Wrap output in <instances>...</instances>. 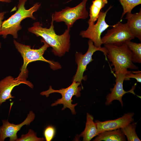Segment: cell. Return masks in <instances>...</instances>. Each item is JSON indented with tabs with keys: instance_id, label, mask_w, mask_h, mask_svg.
<instances>
[{
	"instance_id": "cell-4",
	"label": "cell",
	"mask_w": 141,
	"mask_h": 141,
	"mask_svg": "<svg viewBox=\"0 0 141 141\" xmlns=\"http://www.w3.org/2000/svg\"><path fill=\"white\" fill-rule=\"evenodd\" d=\"M108 50L107 57L111 62L110 66H114L113 71L128 70V69L138 70V67L132 62L133 55L125 43L121 45L104 44Z\"/></svg>"
},
{
	"instance_id": "cell-2",
	"label": "cell",
	"mask_w": 141,
	"mask_h": 141,
	"mask_svg": "<svg viewBox=\"0 0 141 141\" xmlns=\"http://www.w3.org/2000/svg\"><path fill=\"white\" fill-rule=\"evenodd\" d=\"M27 0H19L17 11L9 18L3 21L0 35H2L4 38L5 39L8 35L10 34L14 38L17 39L18 37V32L22 28L21 25V21L28 17L34 20H36L33 14L39 10L41 4L39 3H36L32 7L27 9L25 5Z\"/></svg>"
},
{
	"instance_id": "cell-5",
	"label": "cell",
	"mask_w": 141,
	"mask_h": 141,
	"mask_svg": "<svg viewBox=\"0 0 141 141\" xmlns=\"http://www.w3.org/2000/svg\"><path fill=\"white\" fill-rule=\"evenodd\" d=\"M81 84L79 82L73 81L72 83L69 87L59 90L53 89L50 86L48 90L42 92L40 94L42 95H45L46 97H48L50 94L53 93H60L62 95V98L55 100L54 102L51 104V106L53 107L58 104H63V107L62 110L68 108L70 109L72 114L75 115L76 112L75 107L77 105V103L72 104V102L73 101L72 98L74 96H75L77 97L81 96L80 91L82 88L81 87L79 86Z\"/></svg>"
},
{
	"instance_id": "cell-7",
	"label": "cell",
	"mask_w": 141,
	"mask_h": 141,
	"mask_svg": "<svg viewBox=\"0 0 141 141\" xmlns=\"http://www.w3.org/2000/svg\"><path fill=\"white\" fill-rule=\"evenodd\" d=\"M87 43L89 47L86 53L83 54L81 52H77L75 54V61L77 64L78 67L76 73L73 78L72 81H74L79 82L81 85L82 80L86 81L87 79L86 75L83 76L84 73L86 70L87 65L93 60L92 57L95 52L98 51L102 52L105 56V60L108 61L107 57L108 51L105 47H96L90 39L88 41Z\"/></svg>"
},
{
	"instance_id": "cell-26",
	"label": "cell",
	"mask_w": 141,
	"mask_h": 141,
	"mask_svg": "<svg viewBox=\"0 0 141 141\" xmlns=\"http://www.w3.org/2000/svg\"><path fill=\"white\" fill-rule=\"evenodd\" d=\"M1 43L0 42V49L1 48Z\"/></svg>"
},
{
	"instance_id": "cell-22",
	"label": "cell",
	"mask_w": 141,
	"mask_h": 141,
	"mask_svg": "<svg viewBox=\"0 0 141 141\" xmlns=\"http://www.w3.org/2000/svg\"><path fill=\"white\" fill-rule=\"evenodd\" d=\"M55 129L53 126L49 125L46 127L44 132V135L46 140H51L55 136Z\"/></svg>"
},
{
	"instance_id": "cell-12",
	"label": "cell",
	"mask_w": 141,
	"mask_h": 141,
	"mask_svg": "<svg viewBox=\"0 0 141 141\" xmlns=\"http://www.w3.org/2000/svg\"><path fill=\"white\" fill-rule=\"evenodd\" d=\"M26 79V77H17L14 78L9 76L0 81V106L9 99L15 98L12 95L11 92L15 86L25 84L31 88H33V85Z\"/></svg>"
},
{
	"instance_id": "cell-24",
	"label": "cell",
	"mask_w": 141,
	"mask_h": 141,
	"mask_svg": "<svg viewBox=\"0 0 141 141\" xmlns=\"http://www.w3.org/2000/svg\"><path fill=\"white\" fill-rule=\"evenodd\" d=\"M7 12L6 11L0 12V31L3 22L2 21L4 17V15Z\"/></svg>"
},
{
	"instance_id": "cell-3",
	"label": "cell",
	"mask_w": 141,
	"mask_h": 141,
	"mask_svg": "<svg viewBox=\"0 0 141 141\" xmlns=\"http://www.w3.org/2000/svg\"><path fill=\"white\" fill-rule=\"evenodd\" d=\"M41 41L44 43V45L38 49H31L29 45L24 44L14 40L15 47L20 54L24 61L20 69L21 72L18 77H26V74L28 73L27 65L30 63L36 61H40L48 63L51 68L53 70L61 68L58 63L47 60L44 57L43 55L45 51L50 46L43 39L41 40Z\"/></svg>"
},
{
	"instance_id": "cell-16",
	"label": "cell",
	"mask_w": 141,
	"mask_h": 141,
	"mask_svg": "<svg viewBox=\"0 0 141 141\" xmlns=\"http://www.w3.org/2000/svg\"><path fill=\"white\" fill-rule=\"evenodd\" d=\"M94 141H126V139L120 128L105 131L96 136Z\"/></svg>"
},
{
	"instance_id": "cell-18",
	"label": "cell",
	"mask_w": 141,
	"mask_h": 141,
	"mask_svg": "<svg viewBox=\"0 0 141 141\" xmlns=\"http://www.w3.org/2000/svg\"><path fill=\"white\" fill-rule=\"evenodd\" d=\"M137 123L132 122L121 128V130L128 141H140L136 132Z\"/></svg>"
},
{
	"instance_id": "cell-14",
	"label": "cell",
	"mask_w": 141,
	"mask_h": 141,
	"mask_svg": "<svg viewBox=\"0 0 141 141\" xmlns=\"http://www.w3.org/2000/svg\"><path fill=\"white\" fill-rule=\"evenodd\" d=\"M126 18L127 27L135 37L141 41V9L138 13L132 14L127 13Z\"/></svg>"
},
{
	"instance_id": "cell-23",
	"label": "cell",
	"mask_w": 141,
	"mask_h": 141,
	"mask_svg": "<svg viewBox=\"0 0 141 141\" xmlns=\"http://www.w3.org/2000/svg\"><path fill=\"white\" fill-rule=\"evenodd\" d=\"M131 78L135 79L136 80L137 82L141 83V71H130L129 73L126 75L125 80H129Z\"/></svg>"
},
{
	"instance_id": "cell-8",
	"label": "cell",
	"mask_w": 141,
	"mask_h": 141,
	"mask_svg": "<svg viewBox=\"0 0 141 141\" xmlns=\"http://www.w3.org/2000/svg\"><path fill=\"white\" fill-rule=\"evenodd\" d=\"M110 5L105 11L102 10L100 12L96 24L89 25L85 30L81 31L80 35L84 38H86L91 40L95 46L98 48L101 47L102 44L101 35L102 33L109 27H113V25L108 24L105 21L107 14L112 7Z\"/></svg>"
},
{
	"instance_id": "cell-17",
	"label": "cell",
	"mask_w": 141,
	"mask_h": 141,
	"mask_svg": "<svg viewBox=\"0 0 141 141\" xmlns=\"http://www.w3.org/2000/svg\"><path fill=\"white\" fill-rule=\"evenodd\" d=\"M108 0H94L90 8L89 25H93L97 21L101 10L108 3Z\"/></svg>"
},
{
	"instance_id": "cell-15",
	"label": "cell",
	"mask_w": 141,
	"mask_h": 141,
	"mask_svg": "<svg viewBox=\"0 0 141 141\" xmlns=\"http://www.w3.org/2000/svg\"><path fill=\"white\" fill-rule=\"evenodd\" d=\"M94 119L92 115L88 113H87L85 129L79 136L83 138V141H90L98 135L97 127L94 121Z\"/></svg>"
},
{
	"instance_id": "cell-1",
	"label": "cell",
	"mask_w": 141,
	"mask_h": 141,
	"mask_svg": "<svg viewBox=\"0 0 141 141\" xmlns=\"http://www.w3.org/2000/svg\"><path fill=\"white\" fill-rule=\"evenodd\" d=\"M54 21L52 18L51 25L49 28L43 27L42 24L39 22L34 23L33 26L28 28V31L40 36L50 46L52 47V52L54 55L59 57L63 56L70 49V28H67L63 33L61 35L57 34L54 30Z\"/></svg>"
},
{
	"instance_id": "cell-21",
	"label": "cell",
	"mask_w": 141,
	"mask_h": 141,
	"mask_svg": "<svg viewBox=\"0 0 141 141\" xmlns=\"http://www.w3.org/2000/svg\"><path fill=\"white\" fill-rule=\"evenodd\" d=\"M35 131L30 129L27 133L22 134L16 141H43L45 140L43 138L37 137Z\"/></svg>"
},
{
	"instance_id": "cell-6",
	"label": "cell",
	"mask_w": 141,
	"mask_h": 141,
	"mask_svg": "<svg viewBox=\"0 0 141 141\" xmlns=\"http://www.w3.org/2000/svg\"><path fill=\"white\" fill-rule=\"evenodd\" d=\"M88 0H83L78 5L74 7H66L58 11H55L52 15V18L57 22H63L70 28L74 23L79 19H85L89 16L86 9V3Z\"/></svg>"
},
{
	"instance_id": "cell-11",
	"label": "cell",
	"mask_w": 141,
	"mask_h": 141,
	"mask_svg": "<svg viewBox=\"0 0 141 141\" xmlns=\"http://www.w3.org/2000/svg\"><path fill=\"white\" fill-rule=\"evenodd\" d=\"M35 117L34 113L31 110L25 120L19 124L11 123L8 120H3L2 125L0 127V141H4L7 137L9 138L10 141H16L18 138L17 134L18 131L24 125H29Z\"/></svg>"
},
{
	"instance_id": "cell-9",
	"label": "cell",
	"mask_w": 141,
	"mask_h": 141,
	"mask_svg": "<svg viewBox=\"0 0 141 141\" xmlns=\"http://www.w3.org/2000/svg\"><path fill=\"white\" fill-rule=\"evenodd\" d=\"M122 20L108 30L101 39L102 44L120 46L126 41H130L135 37L128 29L126 24L121 22Z\"/></svg>"
},
{
	"instance_id": "cell-13",
	"label": "cell",
	"mask_w": 141,
	"mask_h": 141,
	"mask_svg": "<svg viewBox=\"0 0 141 141\" xmlns=\"http://www.w3.org/2000/svg\"><path fill=\"white\" fill-rule=\"evenodd\" d=\"M134 115V112H128L115 120L103 121L95 120L94 122L97 127L98 135L105 131L115 130L124 127L134 121L133 117Z\"/></svg>"
},
{
	"instance_id": "cell-20",
	"label": "cell",
	"mask_w": 141,
	"mask_h": 141,
	"mask_svg": "<svg viewBox=\"0 0 141 141\" xmlns=\"http://www.w3.org/2000/svg\"><path fill=\"white\" fill-rule=\"evenodd\" d=\"M122 5L123 12L121 19L127 13H131L132 9L136 6L141 4V0H118Z\"/></svg>"
},
{
	"instance_id": "cell-10",
	"label": "cell",
	"mask_w": 141,
	"mask_h": 141,
	"mask_svg": "<svg viewBox=\"0 0 141 141\" xmlns=\"http://www.w3.org/2000/svg\"><path fill=\"white\" fill-rule=\"evenodd\" d=\"M130 72L128 70H120L115 72L116 83L113 88H110V92L106 96L105 103L106 105H109L112 104L113 101L117 100L120 102L122 107H123L124 105L122 100L123 96L127 93H131L135 95L134 91L135 88L136 84L131 89L127 91H125L123 88V83L124 81L125 80L126 75Z\"/></svg>"
},
{
	"instance_id": "cell-25",
	"label": "cell",
	"mask_w": 141,
	"mask_h": 141,
	"mask_svg": "<svg viewBox=\"0 0 141 141\" xmlns=\"http://www.w3.org/2000/svg\"><path fill=\"white\" fill-rule=\"evenodd\" d=\"M0 2H5L6 3H10L11 2V0H0Z\"/></svg>"
},
{
	"instance_id": "cell-19",
	"label": "cell",
	"mask_w": 141,
	"mask_h": 141,
	"mask_svg": "<svg viewBox=\"0 0 141 141\" xmlns=\"http://www.w3.org/2000/svg\"><path fill=\"white\" fill-rule=\"evenodd\" d=\"M129 49L132 52L133 62L141 63V43H137L130 41H126L125 43Z\"/></svg>"
}]
</instances>
